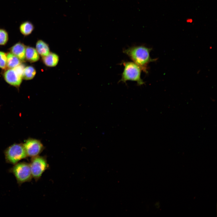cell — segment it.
Here are the masks:
<instances>
[{"mask_svg":"<svg viewBox=\"0 0 217 217\" xmlns=\"http://www.w3.org/2000/svg\"><path fill=\"white\" fill-rule=\"evenodd\" d=\"M8 40V34L6 30L0 28V45H5Z\"/></svg>","mask_w":217,"mask_h":217,"instance_id":"cell-15","label":"cell"},{"mask_svg":"<svg viewBox=\"0 0 217 217\" xmlns=\"http://www.w3.org/2000/svg\"><path fill=\"white\" fill-rule=\"evenodd\" d=\"M26 47L24 44L19 42L12 46L10 49V50L11 53L17 56L22 61H24L25 59Z\"/></svg>","mask_w":217,"mask_h":217,"instance_id":"cell-8","label":"cell"},{"mask_svg":"<svg viewBox=\"0 0 217 217\" xmlns=\"http://www.w3.org/2000/svg\"><path fill=\"white\" fill-rule=\"evenodd\" d=\"M6 162L13 165L27 157L23 143H14L4 151Z\"/></svg>","mask_w":217,"mask_h":217,"instance_id":"cell-4","label":"cell"},{"mask_svg":"<svg viewBox=\"0 0 217 217\" xmlns=\"http://www.w3.org/2000/svg\"><path fill=\"white\" fill-rule=\"evenodd\" d=\"M25 59L29 62L33 63L37 61L39 58V55L34 48L28 46L26 47Z\"/></svg>","mask_w":217,"mask_h":217,"instance_id":"cell-10","label":"cell"},{"mask_svg":"<svg viewBox=\"0 0 217 217\" xmlns=\"http://www.w3.org/2000/svg\"><path fill=\"white\" fill-rule=\"evenodd\" d=\"M123 64L124 69L119 82L125 83L128 80L135 81L139 86L144 83L141 78L142 70L138 65L134 62L131 61L124 62Z\"/></svg>","mask_w":217,"mask_h":217,"instance_id":"cell-3","label":"cell"},{"mask_svg":"<svg viewBox=\"0 0 217 217\" xmlns=\"http://www.w3.org/2000/svg\"><path fill=\"white\" fill-rule=\"evenodd\" d=\"M152 49L144 46H136L124 49L123 52L142 70L147 73L149 64L156 60V59H152L150 57V53Z\"/></svg>","mask_w":217,"mask_h":217,"instance_id":"cell-1","label":"cell"},{"mask_svg":"<svg viewBox=\"0 0 217 217\" xmlns=\"http://www.w3.org/2000/svg\"><path fill=\"white\" fill-rule=\"evenodd\" d=\"M34 28L33 24L31 21L28 20L22 22L19 27L20 32L24 36H27L30 34Z\"/></svg>","mask_w":217,"mask_h":217,"instance_id":"cell-11","label":"cell"},{"mask_svg":"<svg viewBox=\"0 0 217 217\" xmlns=\"http://www.w3.org/2000/svg\"><path fill=\"white\" fill-rule=\"evenodd\" d=\"M44 64L46 66L52 67L56 66L59 60V56L56 53L50 52L47 55L42 57Z\"/></svg>","mask_w":217,"mask_h":217,"instance_id":"cell-9","label":"cell"},{"mask_svg":"<svg viewBox=\"0 0 217 217\" xmlns=\"http://www.w3.org/2000/svg\"><path fill=\"white\" fill-rule=\"evenodd\" d=\"M7 67L14 68L21 64L22 61L17 56L11 52L7 54Z\"/></svg>","mask_w":217,"mask_h":217,"instance_id":"cell-13","label":"cell"},{"mask_svg":"<svg viewBox=\"0 0 217 217\" xmlns=\"http://www.w3.org/2000/svg\"><path fill=\"white\" fill-rule=\"evenodd\" d=\"M33 178L37 181L49 167L46 156L39 155L31 158L29 163Z\"/></svg>","mask_w":217,"mask_h":217,"instance_id":"cell-5","label":"cell"},{"mask_svg":"<svg viewBox=\"0 0 217 217\" xmlns=\"http://www.w3.org/2000/svg\"><path fill=\"white\" fill-rule=\"evenodd\" d=\"M24 68L20 64L14 68H9L4 73L3 77L5 81L9 84L17 88L20 86L22 80V73Z\"/></svg>","mask_w":217,"mask_h":217,"instance_id":"cell-6","label":"cell"},{"mask_svg":"<svg viewBox=\"0 0 217 217\" xmlns=\"http://www.w3.org/2000/svg\"><path fill=\"white\" fill-rule=\"evenodd\" d=\"M23 144L27 157L31 158L39 155L45 148L41 141L35 138H29Z\"/></svg>","mask_w":217,"mask_h":217,"instance_id":"cell-7","label":"cell"},{"mask_svg":"<svg viewBox=\"0 0 217 217\" xmlns=\"http://www.w3.org/2000/svg\"><path fill=\"white\" fill-rule=\"evenodd\" d=\"M7 67V54L0 51V68L5 70Z\"/></svg>","mask_w":217,"mask_h":217,"instance_id":"cell-16","label":"cell"},{"mask_svg":"<svg viewBox=\"0 0 217 217\" xmlns=\"http://www.w3.org/2000/svg\"><path fill=\"white\" fill-rule=\"evenodd\" d=\"M36 71L35 68L32 66L24 67L22 73V78L25 80L33 79L36 75Z\"/></svg>","mask_w":217,"mask_h":217,"instance_id":"cell-14","label":"cell"},{"mask_svg":"<svg viewBox=\"0 0 217 217\" xmlns=\"http://www.w3.org/2000/svg\"><path fill=\"white\" fill-rule=\"evenodd\" d=\"M36 47L38 53L42 57L47 55L50 52L48 44L41 39L37 40Z\"/></svg>","mask_w":217,"mask_h":217,"instance_id":"cell-12","label":"cell"},{"mask_svg":"<svg viewBox=\"0 0 217 217\" xmlns=\"http://www.w3.org/2000/svg\"><path fill=\"white\" fill-rule=\"evenodd\" d=\"M8 171L14 175L20 186L30 182L33 178L29 163L26 162H20L14 165Z\"/></svg>","mask_w":217,"mask_h":217,"instance_id":"cell-2","label":"cell"}]
</instances>
